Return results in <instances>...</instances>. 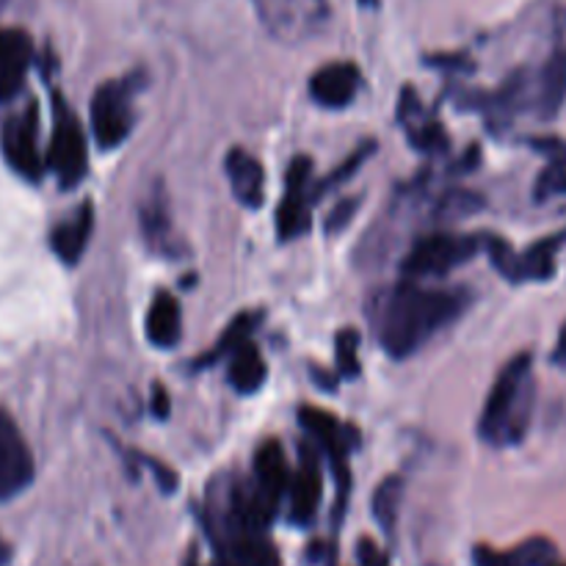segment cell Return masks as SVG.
I'll return each mask as SVG.
<instances>
[{
  "label": "cell",
  "instance_id": "cell-1",
  "mask_svg": "<svg viewBox=\"0 0 566 566\" xmlns=\"http://www.w3.org/2000/svg\"><path fill=\"white\" fill-rule=\"evenodd\" d=\"M370 307H374L370 321L387 357L407 359L464 313L468 296L459 291L426 287L415 280H403L401 285L379 293Z\"/></svg>",
  "mask_w": 566,
  "mask_h": 566
},
{
  "label": "cell",
  "instance_id": "cell-2",
  "mask_svg": "<svg viewBox=\"0 0 566 566\" xmlns=\"http://www.w3.org/2000/svg\"><path fill=\"white\" fill-rule=\"evenodd\" d=\"M534 357L517 354L503 365L481 409L479 434L495 448L517 446L531 426L534 412Z\"/></svg>",
  "mask_w": 566,
  "mask_h": 566
},
{
  "label": "cell",
  "instance_id": "cell-3",
  "mask_svg": "<svg viewBox=\"0 0 566 566\" xmlns=\"http://www.w3.org/2000/svg\"><path fill=\"white\" fill-rule=\"evenodd\" d=\"M484 249V238L453 235V232H434L426 235L409 249L401 271L407 280H426V276H446L459 265L470 263Z\"/></svg>",
  "mask_w": 566,
  "mask_h": 566
},
{
  "label": "cell",
  "instance_id": "cell-4",
  "mask_svg": "<svg viewBox=\"0 0 566 566\" xmlns=\"http://www.w3.org/2000/svg\"><path fill=\"white\" fill-rule=\"evenodd\" d=\"M254 9L260 22L287 44L315 36L329 17L326 0H254Z\"/></svg>",
  "mask_w": 566,
  "mask_h": 566
},
{
  "label": "cell",
  "instance_id": "cell-5",
  "mask_svg": "<svg viewBox=\"0 0 566 566\" xmlns=\"http://www.w3.org/2000/svg\"><path fill=\"white\" fill-rule=\"evenodd\" d=\"M48 166L53 169V175L59 177L61 188H75L88 169L86 133H83L77 116L72 114L61 99L59 111H55L53 138H50L48 149Z\"/></svg>",
  "mask_w": 566,
  "mask_h": 566
},
{
  "label": "cell",
  "instance_id": "cell-6",
  "mask_svg": "<svg viewBox=\"0 0 566 566\" xmlns=\"http://www.w3.org/2000/svg\"><path fill=\"white\" fill-rule=\"evenodd\" d=\"M88 122L99 149L122 147L133 130V99L127 86L116 81L103 83L92 97Z\"/></svg>",
  "mask_w": 566,
  "mask_h": 566
},
{
  "label": "cell",
  "instance_id": "cell-7",
  "mask_svg": "<svg viewBox=\"0 0 566 566\" xmlns=\"http://www.w3.org/2000/svg\"><path fill=\"white\" fill-rule=\"evenodd\" d=\"M33 453L14 418L0 409V503L22 495L33 484Z\"/></svg>",
  "mask_w": 566,
  "mask_h": 566
},
{
  "label": "cell",
  "instance_id": "cell-8",
  "mask_svg": "<svg viewBox=\"0 0 566 566\" xmlns=\"http://www.w3.org/2000/svg\"><path fill=\"white\" fill-rule=\"evenodd\" d=\"M3 155L6 164L25 180H39L48 160L39 153V116L36 105L11 116L3 127Z\"/></svg>",
  "mask_w": 566,
  "mask_h": 566
},
{
  "label": "cell",
  "instance_id": "cell-9",
  "mask_svg": "<svg viewBox=\"0 0 566 566\" xmlns=\"http://www.w3.org/2000/svg\"><path fill=\"white\" fill-rule=\"evenodd\" d=\"M310 171H313V164L302 155L287 166L285 199L276 210V230L282 241H293L310 227V202L315 199V191H310Z\"/></svg>",
  "mask_w": 566,
  "mask_h": 566
},
{
  "label": "cell",
  "instance_id": "cell-10",
  "mask_svg": "<svg viewBox=\"0 0 566 566\" xmlns=\"http://www.w3.org/2000/svg\"><path fill=\"white\" fill-rule=\"evenodd\" d=\"M298 418H302V426L310 431V437H313V440L324 448L326 457L335 462L337 479L343 481L340 490H346L348 473L343 470V462H346L348 451L357 446V442H352V429H348V426H343L335 415L324 412V409H318V407H302Z\"/></svg>",
  "mask_w": 566,
  "mask_h": 566
},
{
  "label": "cell",
  "instance_id": "cell-11",
  "mask_svg": "<svg viewBox=\"0 0 566 566\" xmlns=\"http://www.w3.org/2000/svg\"><path fill=\"white\" fill-rule=\"evenodd\" d=\"M321 497H324V473H321L318 457H315L313 451H304L302 448V459H298V468L291 481V492H287L293 523H313L315 514H318Z\"/></svg>",
  "mask_w": 566,
  "mask_h": 566
},
{
  "label": "cell",
  "instance_id": "cell-12",
  "mask_svg": "<svg viewBox=\"0 0 566 566\" xmlns=\"http://www.w3.org/2000/svg\"><path fill=\"white\" fill-rule=\"evenodd\" d=\"M138 219H142L144 241L149 243L153 252L164 254V258H177L182 252V243L177 241L175 227H171L169 202H166V193L160 182H155L153 191L147 193L142 210H138Z\"/></svg>",
  "mask_w": 566,
  "mask_h": 566
},
{
  "label": "cell",
  "instance_id": "cell-13",
  "mask_svg": "<svg viewBox=\"0 0 566 566\" xmlns=\"http://www.w3.org/2000/svg\"><path fill=\"white\" fill-rule=\"evenodd\" d=\"M359 83H363V77H359L357 66L340 61V64L324 66L310 77V97L324 108H346L357 97Z\"/></svg>",
  "mask_w": 566,
  "mask_h": 566
},
{
  "label": "cell",
  "instance_id": "cell-14",
  "mask_svg": "<svg viewBox=\"0 0 566 566\" xmlns=\"http://www.w3.org/2000/svg\"><path fill=\"white\" fill-rule=\"evenodd\" d=\"M227 180H230L232 197L238 199V205L249 210H258L265 199V169L252 153L235 147L230 149L224 160Z\"/></svg>",
  "mask_w": 566,
  "mask_h": 566
},
{
  "label": "cell",
  "instance_id": "cell-15",
  "mask_svg": "<svg viewBox=\"0 0 566 566\" xmlns=\"http://www.w3.org/2000/svg\"><path fill=\"white\" fill-rule=\"evenodd\" d=\"M252 481L258 484V490L263 492V495L269 497L276 509H280V503L285 501V495L291 492L293 473H291V468H287L285 451H282V446L276 440L263 442V446L258 448V453H254V479Z\"/></svg>",
  "mask_w": 566,
  "mask_h": 566
},
{
  "label": "cell",
  "instance_id": "cell-16",
  "mask_svg": "<svg viewBox=\"0 0 566 566\" xmlns=\"http://www.w3.org/2000/svg\"><path fill=\"white\" fill-rule=\"evenodd\" d=\"M31 64V39L14 28H0V103H9L20 92Z\"/></svg>",
  "mask_w": 566,
  "mask_h": 566
},
{
  "label": "cell",
  "instance_id": "cell-17",
  "mask_svg": "<svg viewBox=\"0 0 566 566\" xmlns=\"http://www.w3.org/2000/svg\"><path fill=\"white\" fill-rule=\"evenodd\" d=\"M92 232H94V205L83 202L70 219L61 221V224L55 227L53 235H50V247H53V252L59 254L61 263L75 265L77 260L83 258V252H86L88 241H92Z\"/></svg>",
  "mask_w": 566,
  "mask_h": 566
},
{
  "label": "cell",
  "instance_id": "cell-18",
  "mask_svg": "<svg viewBox=\"0 0 566 566\" xmlns=\"http://www.w3.org/2000/svg\"><path fill=\"white\" fill-rule=\"evenodd\" d=\"M475 566H553L556 562V545L545 536L525 539L512 551H492V547H475Z\"/></svg>",
  "mask_w": 566,
  "mask_h": 566
},
{
  "label": "cell",
  "instance_id": "cell-19",
  "mask_svg": "<svg viewBox=\"0 0 566 566\" xmlns=\"http://www.w3.org/2000/svg\"><path fill=\"white\" fill-rule=\"evenodd\" d=\"M182 337V310L171 293L158 291L147 313V340L155 348H175Z\"/></svg>",
  "mask_w": 566,
  "mask_h": 566
},
{
  "label": "cell",
  "instance_id": "cell-20",
  "mask_svg": "<svg viewBox=\"0 0 566 566\" xmlns=\"http://www.w3.org/2000/svg\"><path fill=\"white\" fill-rule=\"evenodd\" d=\"M539 111L542 116H556L566 99V39L556 44L553 55L547 59L545 70L539 75Z\"/></svg>",
  "mask_w": 566,
  "mask_h": 566
},
{
  "label": "cell",
  "instance_id": "cell-21",
  "mask_svg": "<svg viewBox=\"0 0 566 566\" xmlns=\"http://www.w3.org/2000/svg\"><path fill=\"white\" fill-rule=\"evenodd\" d=\"M566 243V230L556 232L551 238H542L539 243L528 249L525 254L517 258V276L514 282H523V280H534V282H545L556 274V254Z\"/></svg>",
  "mask_w": 566,
  "mask_h": 566
},
{
  "label": "cell",
  "instance_id": "cell-22",
  "mask_svg": "<svg viewBox=\"0 0 566 566\" xmlns=\"http://www.w3.org/2000/svg\"><path fill=\"white\" fill-rule=\"evenodd\" d=\"M232 390L241 396H252L265 385V359L260 357L252 343H243L235 354H230V368H227Z\"/></svg>",
  "mask_w": 566,
  "mask_h": 566
},
{
  "label": "cell",
  "instance_id": "cell-23",
  "mask_svg": "<svg viewBox=\"0 0 566 566\" xmlns=\"http://www.w3.org/2000/svg\"><path fill=\"white\" fill-rule=\"evenodd\" d=\"M401 497H403V481L398 475H390L379 484V490L370 497V512H374L376 523L385 534H392L398 525V514H401Z\"/></svg>",
  "mask_w": 566,
  "mask_h": 566
},
{
  "label": "cell",
  "instance_id": "cell-24",
  "mask_svg": "<svg viewBox=\"0 0 566 566\" xmlns=\"http://www.w3.org/2000/svg\"><path fill=\"white\" fill-rule=\"evenodd\" d=\"M260 315L258 313H243L238 315L235 321H232L230 326H227V332L221 335V340L216 343L213 348H210V354L205 359H199V368H205V365L216 363L219 357H224V354H235L238 348L243 346V343H249V337H252L254 326H258Z\"/></svg>",
  "mask_w": 566,
  "mask_h": 566
},
{
  "label": "cell",
  "instance_id": "cell-25",
  "mask_svg": "<svg viewBox=\"0 0 566 566\" xmlns=\"http://www.w3.org/2000/svg\"><path fill=\"white\" fill-rule=\"evenodd\" d=\"M335 365L337 376L343 379H357L363 365H359V332L343 329L335 340Z\"/></svg>",
  "mask_w": 566,
  "mask_h": 566
},
{
  "label": "cell",
  "instance_id": "cell-26",
  "mask_svg": "<svg viewBox=\"0 0 566 566\" xmlns=\"http://www.w3.org/2000/svg\"><path fill=\"white\" fill-rule=\"evenodd\" d=\"M536 202H547V199L566 197V160H553L551 166L542 169V175L536 177L534 186Z\"/></svg>",
  "mask_w": 566,
  "mask_h": 566
},
{
  "label": "cell",
  "instance_id": "cell-27",
  "mask_svg": "<svg viewBox=\"0 0 566 566\" xmlns=\"http://www.w3.org/2000/svg\"><path fill=\"white\" fill-rule=\"evenodd\" d=\"M409 138L418 149L423 153H440V149L448 147V133L440 122H423V125H409Z\"/></svg>",
  "mask_w": 566,
  "mask_h": 566
},
{
  "label": "cell",
  "instance_id": "cell-28",
  "mask_svg": "<svg viewBox=\"0 0 566 566\" xmlns=\"http://www.w3.org/2000/svg\"><path fill=\"white\" fill-rule=\"evenodd\" d=\"M481 197L473 191H451L442 197V202L437 205V216H446V219H459V216H468L473 210L481 208Z\"/></svg>",
  "mask_w": 566,
  "mask_h": 566
},
{
  "label": "cell",
  "instance_id": "cell-29",
  "mask_svg": "<svg viewBox=\"0 0 566 566\" xmlns=\"http://www.w3.org/2000/svg\"><path fill=\"white\" fill-rule=\"evenodd\" d=\"M374 149H376V144H365V147H359L357 153H352V155H348V158H346V164H340V166H337V169H335V175H332L329 180H326V182H321V186H318V191H315V199H318L321 193L326 191V188H335V186H340V182H346L348 177H352L354 171H357L359 166H363L365 160L370 158V153H374Z\"/></svg>",
  "mask_w": 566,
  "mask_h": 566
},
{
  "label": "cell",
  "instance_id": "cell-30",
  "mask_svg": "<svg viewBox=\"0 0 566 566\" xmlns=\"http://www.w3.org/2000/svg\"><path fill=\"white\" fill-rule=\"evenodd\" d=\"M359 208V199H340V202L335 205V208L329 210V219H326V230L329 232H340L343 227L348 224V221L354 219V213H357Z\"/></svg>",
  "mask_w": 566,
  "mask_h": 566
},
{
  "label": "cell",
  "instance_id": "cell-31",
  "mask_svg": "<svg viewBox=\"0 0 566 566\" xmlns=\"http://www.w3.org/2000/svg\"><path fill=\"white\" fill-rule=\"evenodd\" d=\"M144 464H147L149 470H153L155 475V484L160 486V492H166V495H171V492H177V473L175 470H169L166 464H160L158 459H149V457H142Z\"/></svg>",
  "mask_w": 566,
  "mask_h": 566
},
{
  "label": "cell",
  "instance_id": "cell-32",
  "mask_svg": "<svg viewBox=\"0 0 566 566\" xmlns=\"http://www.w3.org/2000/svg\"><path fill=\"white\" fill-rule=\"evenodd\" d=\"M359 566H390L385 553L374 545V542H359Z\"/></svg>",
  "mask_w": 566,
  "mask_h": 566
},
{
  "label": "cell",
  "instance_id": "cell-33",
  "mask_svg": "<svg viewBox=\"0 0 566 566\" xmlns=\"http://www.w3.org/2000/svg\"><path fill=\"white\" fill-rule=\"evenodd\" d=\"M149 409H153V415L158 420H166L169 418V396H166V387L164 385H155L153 387V398H149Z\"/></svg>",
  "mask_w": 566,
  "mask_h": 566
},
{
  "label": "cell",
  "instance_id": "cell-34",
  "mask_svg": "<svg viewBox=\"0 0 566 566\" xmlns=\"http://www.w3.org/2000/svg\"><path fill=\"white\" fill-rule=\"evenodd\" d=\"M553 363H556V365H562V368L566 370V324H564L562 335H558L556 352H553Z\"/></svg>",
  "mask_w": 566,
  "mask_h": 566
},
{
  "label": "cell",
  "instance_id": "cell-35",
  "mask_svg": "<svg viewBox=\"0 0 566 566\" xmlns=\"http://www.w3.org/2000/svg\"><path fill=\"white\" fill-rule=\"evenodd\" d=\"M9 556H11L9 545H6V542L0 539V566H6V562H9Z\"/></svg>",
  "mask_w": 566,
  "mask_h": 566
},
{
  "label": "cell",
  "instance_id": "cell-36",
  "mask_svg": "<svg viewBox=\"0 0 566 566\" xmlns=\"http://www.w3.org/2000/svg\"><path fill=\"white\" fill-rule=\"evenodd\" d=\"M556 566H566V564H556Z\"/></svg>",
  "mask_w": 566,
  "mask_h": 566
}]
</instances>
